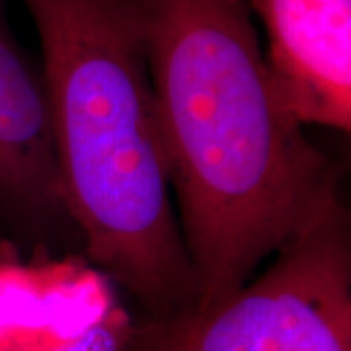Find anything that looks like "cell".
Masks as SVG:
<instances>
[{
	"label": "cell",
	"mask_w": 351,
	"mask_h": 351,
	"mask_svg": "<svg viewBox=\"0 0 351 351\" xmlns=\"http://www.w3.org/2000/svg\"><path fill=\"white\" fill-rule=\"evenodd\" d=\"M178 223L203 311L341 197L277 96L244 0H138Z\"/></svg>",
	"instance_id": "cell-1"
},
{
	"label": "cell",
	"mask_w": 351,
	"mask_h": 351,
	"mask_svg": "<svg viewBox=\"0 0 351 351\" xmlns=\"http://www.w3.org/2000/svg\"><path fill=\"white\" fill-rule=\"evenodd\" d=\"M39 36L64 189L84 260L147 320L197 302L172 189L138 0H20Z\"/></svg>",
	"instance_id": "cell-2"
},
{
	"label": "cell",
	"mask_w": 351,
	"mask_h": 351,
	"mask_svg": "<svg viewBox=\"0 0 351 351\" xmlns=\"http://www.w3.org/2000/svg\"><path fill=\"white\" fill-rule=\"evenodd\" d=\"M228 299L147 320L127 351H351V230L343 195Z\"/></svg>",
	"instance_id": "cell-3"
},
{
	"label": "cell",
	"mask_w": 351,
	"mask_h": 351,
	"mask_svg": "<svg viewBox=\"0 0 351 351\" xmlns=\"http://www.w3.org/2000/svg\"><path fill=\"white\" fill-rule=\"evenodd\" d=\"M0 244L24 260H84L43 69L16 38L6 0H0Z\"/></svg>",
	"instance_id": "cell-4"
},
{
	"label": "cell",
	"mask_w": 351,
	"mask_h": 351,
	"mask_svg": "<svg viewBox=\"0 0 351 351\" xmlns=\"http://www.w3.org/2000/svg\"><path fill=\"white\" fill-rule=\"evenodd\" d=\"M262 22L279 100L304 125L350 133L351 0H244Z\"/></svg>",
	"instance_id": "cell-5"
},
{
	"label": "cell",
	"mask_w": 351,
	"mask_h": 351,
	"mask_svg": "<svg viewBox=\"0 0 351 351\" xmlns=\"http://www.w3.org/2000/svg\"><path fill=\"white\" fill-rule=\"evenodd\" d=\"M0 244V351H127L131 326L96 274Z\"/></svg>",
	"instance_id": "cell-6"
}]
</instances>
